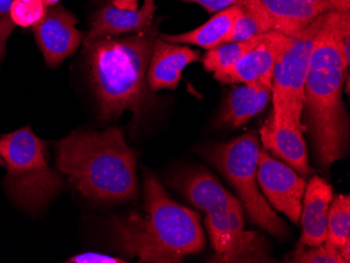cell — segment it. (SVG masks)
I'll return each instance as SVG.
<instances>
[{
  "mask_svg": "<svg viewBox=\"0 0 350 263\" xmlns=\"http://www.w3.org/2000/svg\"><path fill=\"white\" fill-rule=\"evenodd\" d=\"M182 1L198 3L209 13H217V12L230 7V5H247L260 3V0H182Z\"/></svg>",
  "mask_w": 350,
  "mask_h": 263,
  "instance_id": "cell-25",
  "label": "cell"
},
{
  "mask_svg": "<svg viewBox=\"0 0 350 263\" xmlns=\"http://www.w3.org/2000/svg\"><path fill=\"white\" fill-rule=\"evenodd\" d=\"M160 20L133 34L105 37L84 45L90 83L103 120L131 111L133 121L157 104L147 70Z\"/></svg>",
  "mask_w": 350,
  "mask_h": 263,
  "instance_id": "cell-3",
  "label": "cell"
},
{
  "mask_svg": "<svg viewBox=\"0 0 350 263\" xmlns=\"http://www.w3.org/2000/svg\"><path fill=\"white\" fill-rule=\"evenodd\" d=\"M42 1L46 7H53V5H58L61 0H42Z\"/></svg>",
  "mask_w": 350,
  "mask_h": 263,
  "instance_id": "cell-28",
  "label": "cell"
},
{
  "mask_svg": "<svg viewBox=\"0 0 350 263\" xmlns=\"http://www.w3.org/2000/svg\"><path fill=\"white\" fill-rule=\"evenodd\" d=\"M350 11L332 12L317 41L304 85L301 121L310 135L317 162L325 171L345 158L349 148V117L344 104V82L348 92L349 68L341 52L344 29Z\"/></svg>",
  "mask_w": 350,
  "mask_h": 263,
  "instance_id": "cell-1",
  "label": "cell"
},
{
  "mask_svg": "<svg viewBox=\"0 0 350 263\" xmlns=\"http://www.w3.org/2000/svg\"><path fill=\"white\" fill-rule=\"evenodd\" d=\"M329 13L288 35V42L277 60L272 80L273 121L304 128L301 121L304 85L317 41L327 23Z\"/></svg>",
  "mask_w": 350,
  "mask_h": 263,
  "instance_id": "cell-7",
  "label": "cell"
},
{
  "mask_svg": "<svg viewBox=\"0 0 350 263\" xmlns=\"http://www.w3.org/2000/svg\"><path fill=\"white\" fill-rule=\"evenodd\" d=\"M14 0H0V64L7 53V41L16 25L11 18V8Z\"/></svg>",
  "mask_w": 350,
  "mask_h": 263,
  "instance_id": "cell-24",
  "label": "cell"
},
{
  "mask_svg": "<svg viewBox=\"0 0 350 263\" xmlns=\"http://www.w3.org/2000/svg\"><path fill=\"white\" fill-rule=\"evenodd\" d=\"M66 262L70 263H124L125 260L109 255L101 254V253L88 252L75 255L68 259Z\"/></svg>",
  "mask_w": 350,
  "mask_h": 263,
  "instance_id": "cell-26",
  "label": "cell"
},
{
  "mask_svg": "<svg viewBox=\"0 0 350 263\" xmlns=\"http://www.w3.org/2000/svg\"><path fill=\"white\" fill-rule=\"evenodd\" d=\"M16 1H21V3H35V1H39V0H16Z\"/></svg>",
  "mask_w": 350,
  "mask_h": 263,
  "instance_id": "cell-29",
  "label": "cell"
},
{
  "mask_svg": "<svg viewBox=\"0 0 350 263\" xmlns=\"http://www.w3.org/2000/svg\"><path fill=\"white\" fill-rule=\"evenodd\" d=\"M350 239V196L340 194L332 199L327 215L326 241L339 250Z\"/></svg>",
  "mask_w": 350,
  "mask_h": 263,
  "instance_id": "cell-21",
  "label": "cell"
},
{
  "mask_svg": "<svg viewBox=\"0 0 350 263\" xmlns=\"http://www.w3.org/2000/svg\"><path fill=\"white\" fill-rule=\"evenodd\" d=\"M155 11V0H144L141 8L105 3L94 13L90 31L84 34L83 44L105 37L123 36L148 29L153 25Z\"/></svg>",
  "mask_w": 350,
  "mask_h": 263,
  "instance_id": "cell-12",
  "label": "cell"
},
{
  "mask_svg": "<svg viewBox=\"0 0 350 263\" xmlns=\"http://www.w3.org/2000/svg\"><path fill=\"white\" fill-rule=\"evenodd\" d=\"M259 152L258 139L254 133H245L229 142L210 145L202 150L208 162L233 186L251 221L273 236L283 239L288 236V227L273 211L257 184Z\"/></svg>",
  "mask_w": 350,
  "mask_h": 263,
  "instance_id": "cell-6",
  "label": "cell"
},
{
  "mask_svg": "<svg viewBox=\"0 0 350 263\" xmlns=\"http://www.w3.org/2000/svg\"><path fill=\"white\" fill-rule=\"evenodd\" d=\"M304 133V128L290 124L277 125L269 115L261 127L260 139L263 149L271 152V156L306 178L312 174V168L308 163Z\"/></svg>",
  "mask_w": 350,
  "mask_h": 263,
  "instance_id": "cell-15",
  "label": "cell"
},
{
  "mask_svg": "<svg viewBox=\"0 0 350 263\" xmlns=\"http://www.w3.org/2000/svg\"><path fill=\"white\" fill-rule=\"evenodd\" d=\"M77 23L72 12L56 5L47 9L44 17L33 27L35 40L49 68L60 66L83 42L84 34L77 29Z\"/></svg>",
  "mask_w": 350,
  "mask_h": 263,
  "instance_id": "cell-10",
  "label": "cell"
},
{
  "mask_svg": "<svg viewBox=\"0 0 350 263\" xmlns=\"http://www.w3.org/2000/svg\"><path fill=\"white\" fill-rule=\"evenodd\" d=\"M339 253L343 258L344 263L350 262V239L340 247Z\"/></svg>",
  "mask_w": 350,
  "mask_h": 263,
  "instance_id": "cell-27",
  "label": "cell"
},
{
  "mask_svg": "<svg viewBox=\"0 0 350 263\" xmlns=\"http://www.w3.org/2000/svg\"><path fill=\"white\" fill-rule=\"evenodd\" d=\"M253 37L241 42H226L206 51L202 57V66L206 72H215L225 70L237 62L245 53L249 52L257 43L260 42L263 35Z\"/></svg>",
  "mask_w": 350,
  "mask_h": 263,
  "instance_id": "cell-20",
  "label": "cell"
},
{
  "mask_svg": "<svg viewBox=\"0 0 350 263\" xmlns=\"http://www.w3.org/2000/svg\"><path fill=\"white\" fill-rule=\"evenodd\" d=\"M332 199V186L324 178L312 176L306 184L302 199V233L298 245L317 247L325 243L328 210Z\"/></svg>",
  "mask_w": 350,
  "mask_h": 263,
  "instance_id": "cell-16",
  "label": "cell"
},
{
  "mask_svg": "<svg viewBox=\"0 0 350 263\" xmlns=\"http://www.w3.org/2000/svg\"><path fill=\"white\" fill-rule=\"evenodd\" d=\"M272 101V86L256 83L237 84L232 88L222 105L218 122L237 128L260 113Z\"/></svg>",
  "mask_w": 350,
  "mask_h": 263,
  "instance_id": "cell-17",
  "label": "cell"
},
{
  "mask_svg": "<svg viewBox=\"0 0 350 263\" xmlns=\"http://www.w3.org/2000/svg\"><path fill=\"white\" fill-rule=\"evenodd\" d=\"M293 262L344 263L339 250L327 241L317 247L298 245L293 253Z\"/></svg>",
  "mask_w": 350,
  "mask_h": 263,
  "instance_id": "cell-22",
  "label": "cell"
},
{
  "mask_svg": "<svg viewBox=\"0 0 350 263\" xmlns=\"http://www.w3.org/2000/svg\"><path fill=\"white\" fill-rule=\"evenodd\" d=\"M173 187L178 190L192 205L206 212V227L215 255L213 262H232L230 208L232 195L206 169H188L172 178Z\"/></svg>",
  "mask_w": 350,
  "mask_h": 263,
  "instance_id": "cell-8",
  "label": "cell"
},
{
  "mask_svg": "<svg viewBox=\"0 0 350 263\" xmlns=\"http://www.w3.org/2000/svg\"><path fill=\"white\" fill-rule=\"evenodd\" d=\"M275 31L274 23L261 3L243 5V13L236 19L226 42H241Z\"/></svg>",
  "mask_w": 350,
  "mask_h": 263,
  "instance_id": "cell-19",
  "label": "cell"
},
{
  "mask_svg": "<svg viewBox=\"0 0 350 263\" xmlns=\"http://www.w3.org/2000/svg\"><path fill=\"white\" fill-rule=\"evenodd\" d=\"M0 156L8 168L5 190L21 209L37 213L62 189V176L49 162V144L29 126L0 137Z\"/></svg>",
  "mask_w": 350,
  "mask_h": 263,
  "instance_id": "cell-5",
  "label": "cell"
},
{
  "mask_svg": "<svg viewBox=\"0 0 350 263\" xmlns=\"http://www.w3.org/2000/svg\"><path fill=\"white\" fill-rule=\"evenodd\" d=\"M200 51L167 42L157 35L147 70L148 87L152 92L174 89L182 79L185 68L200 61Z\"/></svg>",
  "mask_w": 350,
  "mask_h": 263,
  "instance_id": "cell-14",
  "label": "cell"
},
{
  "mask_svg": "<svg viewBox=\"0 0 350 263\" xmlns=\"http://www.w3.org/2000/svg\"><path fill=\"white\" fill-rule=\"evenodd\" d=\"M243 5H230L215 13L206 23L190 32L178 35L159 34V37L169 43L198 45L204 50H211L225 43L236 19L243 13Z\"/></svg>",
  "mask_w": 350,
  "mask_h": 263,
  "instance_id": "cell-18",
  "label": "cell"
},
{
  "mask_svg": "<svg viewBox=\"0 0 350 263\" xmlns=\"http://www.w3.org/2000/svg\"><path fill=\"white\" fill-rule=\"evenodd\" d=\"M275 31L291 35L332 12L350 11V0H260Z\"/></svg>",
  "mask_w": 350,
  "mask_h": 263,
  "instance_id": "cell-13",
  "label": "cell"
},
{
  "mask_svg": "<svg viewBox=\"0 0 350 263\" xmlns=\"http://www.w3.org/2000/svg\"><path fill=\"white\" fill-rule=\"evenodd\" d=\"M46 8L42 0L35 3H21L14 0L11 8L12 20L16 27H33L44 17Z\"/></svg>",
  "mask_w": 350,
  "mask_h": 263,
  "instance_id": "cell-23",
  "label": "cell"
},
{
  "mask_svg": "<svg viewBox=\"0 0 350 263\" xmlns=\"http://www.w3.org/2000/svg\"><path fill=\"white\" fill-rule=\"evenodd\" d=\"M256 178L269 205L288 216L293 223H298L306 187L304 178L260 149Z\"/></svg>",
  "mask_w": 350,
  "mask_h": 263,
  "instance_id": "cell-9",
  "label": "cell"
},
{
  "mask_svg": "<svg viewBox=\"0 0 350 263\" xmlns=\"http://www.w3.org/2000/svg\"><path fill=\"white\" fill-rule=\"evenodd\" d=\"M288 35L271 31L263 35L249 52L233 66L214 72V79L221 84H251L260 82L272 86L277 60L288 42Z\"/></svg>",
  "mask_w": 350,
  "mask_h": 263,
  "instance_id": "cell-11",
  "label": "cell"
},
{
  "mask_svg": "<svg viewBox=\"0 0 350 263\" xmlns=\"http://www.w3.org/2000/svg\"><path fill=\"white\" fill-rule=\"evenodd\" d=\"M57 167L92 202L116 203L137 196V156L117 127L75 131L56 146Z\"/></svg>",
  "mask_w": 350,
  "mask_h": 263,
  "instance_id": "cell-4",
  "label": "cell"
},
{
  "mask_svg": "<svg viewBox=\"0 0 350 263\" xmlns=\"http://www.w3.org/2000/svg\"><path fill=\"white\" fill-rule=\"evenodd\" d=\"M111 232L122 253L139 262H182L206 245L200 215L174 202L151 172L145 176L144 213L113 219Z\"/></svg>",
  "mask_w": 350,
  "mask_h": 263,
  "instance_id": "cell-2",
  "label": "cell"
}]
</instances>
